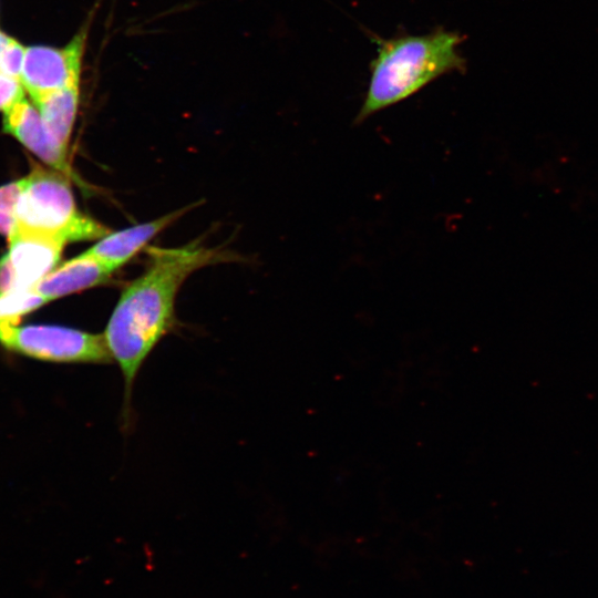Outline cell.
Returning a JSON list of instances; mask_svg holds the SVG:
<instances>
[{
	"label": "cell",
	"instance_id": "obj_15",
	"mask_svg": "<svg viewBox=\"0 0 598 598\" xmlns=\"http://www.w3.org/2000/svg\"><path fill=\"white\" fill-rule=\"evenodd\" d=\"M17 226L14 214L0 210V234L8 239L13 234Z\"/></svg>",
	"mask_w": 598,
	"mask_h": 598
},
{
	"label": "cell",
	"instance_id": "obj_4",
	"mask_svg": "<svg viewBox=\"0 0 598 598\" xmlns=\"http://www.w3.org/2000/svg\"><path fill=\"white\" fill-rule=\"evenodd\" d=\"M0 343L11 352L47 362H112L103 334L59 324L0 322Z\"/></svg>",
	"mask_w": 598,
	"mask_h": 598
},
{
	"label": "cell",
	"instance_id": "obj_7",
	"mask_svg": "<svg viewBox=\"0 0 598 598\" xmlns=\"http://www.w3.org/2000/svg\"><path fill=\"white\" fill-rule=\"evenodd\" d=\"M9 252L16 286L13 290L31 289L59 262L63 239L16 226L9 238Z\"/></svg>",
	"mask_w": 598,
	"mask_h": 598
},
{
	"label": "cell",
	"instance_id": "obj_10",
	"mask_svg": "<svg viewBox=\"0 0 598 598\" xmlns=\"http://www.w3.org/2000/svg\"><path fill=\"white\" fill-rule=\"evenodd\" d=\"M47 128L68 148L80 101V82L32 100Z\"/></svg>",
	"mask_w": 598,
	"mask_h": 598
},
{
	"label": "cell",
	"instance_id": "obj_2",
	"mask_svg": "<svg viewBox=\"0 0 598 598\" xmlns=\"http://www.w3.org/2000/svg\"><path fill=\"white\" fill-rule=\"evenodd\" d=\"M373 41L377 55L355 124L409 99L437 78L465 69L458 50L463 37L455 31L440 28L425 34L374 37Z\"/></svg>",
	"mask_w": 598,
	"mask_h": 598
},
{
	"label": "cell",
	"instance_id": "obj_5",
	"mask_svg": "<svg viewBox=\"0 0 598 598\" xmlns=\"http://www.w3.org/2000/svg\"><path fill=\"white\" fill-rule=\"evenodd\" d=\"M89 24L64 47H25L20 81L31 99L80 82Z\"/></svg>",
	"mask_w": 598,
	"mask_h": 598
},
{
	"label": "cell",
	"instance_id": "obj_12",
	"mask_svg": "<svg viewBox=\"0 0 598 598\" xmlns=\"http://www.w3.org/2000/svg\"><path fill=\"white\" fill-rule=\"evenodd\" d=\"M24 87L19 78L0 70V111L6 112L24 99Z\"/></svg>",
	"mask_w": 598,
	"mask_h": 598
},
{
	"label": "cell",
	"instance_id": "obj_3",
	"mask_svg": "<svg viewBox=\"0 0 598 598\" xmlns=\"http://www.w3.org/2000/svg\"><path fill=\"white\" fill-rule=\"evenodd\" d=\"M22 181L23 190L14 209L19 227L65 243L100 239L111 233L78 209L69 177L61 172L35 166Z\"/></svg>",
	"mask_w": 598,
	"mask_h": 598
},
{
	"label": "cell",
	"instance_id": "obj_13",
	"mask_svg": "<svg viewBox=\"0 0 598 598\" xmlns=\"http://www.w3.org/2000/svg\"><path fill=\"white\" fill-rule=\"evenodd\" d=\"M22 190V179L0 186V210L14 214Z\"/></svg>",
	"mask_w": 598,
	"mask_h": 598
},
{
	"label": "cell",
	"instance_id": "obj_16",
	"mask_svg": "<svg viewBox=\"0 0 598 598\" xmlns=\"http://www.w3.org/2000/svg\"><path fill=\"white\" fill-rule=\"evenodd\" d=\"M13 38L0 30V58Z\"/></svg>",
	"mask_w": 598,
	"mask_h": 598
},
{
	"label": "cell",
	"instance_id": "obj_6",
	"mask_svg": "<svg viewBox=\"0 0 598 598\" xmlns=\"http://www.w3.org/2000/svg\"><path fill=\"white\" fill-rule=\"evenodd\" d=\"M3 131L13 135L45 164L86 187L75 174L61 145L47 128L38 109L24 97L3 112Z\"/></svg>",
	"mask_w": 598,
	"mask_h": 598
},
{
	"label": "cell",
	"instance_id": "obj_14",
	"mask_svg": "<svg viewBox=\"0 0 598 598\" xmlns=\"http://www.w3.org/2000/svg\"><path fill=\"white\" fill-rule=\"evenodd\" d=\"M16 277L8 254L0 258V295L14 289Z\"/></svg>",
	"mask_w": 598,
	"mask_h": 598
},
{
	"label": "cell",
	"instance_id": "obj_8",
	"mask_svg": "<svg viewBox=\"0 0 598 598\" xmlns=\"http://www.w3.org/2000/svg\"><path fill=\"white\" fill-rule=\"evenodd\" d=\"M192 206L181 208L154 220L138 224L100 238L85 252L94 256L112 271L131 260L146 244L163 229L178 219Z\"/></svg>",
	"mask_w": 598,
	"mask_h": 598
},
{
	"label": "cell",
	"instance_id": "obj_11",
	"mask_svg": "<svg viewBox=\"0 0 598 598\" xmlns=\"http://www.w3.org/2000/svg\"><path fill=\"white\" fill-rule=\"evenodd\" d=\"M48 301L32 289L11 290L0 295V322L17 323Z\"/></svg>",
	"mask_w": 598,
	"mask_h": 598
},
{
	"label": "cell",
	"instance_id": "obj_9",
	"mask_svg": "<svg viewBox=\"0 0 598 598\" xmlns=\"http://www.w3.org/2000/svg\"><path fill=\"white\" fill-rule=\"evenodd\" d=\"M113 272L101 260L84 251L54 268L31 289L49 302L102 285Z\"/></svg>",
	"mask_w": 598,
	"mask_h": 598
},
{
	"label": "cell",
	"instance_id": "obj_1",
	"mask_svg": "<svg viewBox=\"0 0 598 598\" xmlns=\"http://www.w3.org/2000/svg\"><path fill=\"white\" fill-rule=\"evenodd\" d=\"M145 271L123 290L103 334L124 379L123 419L131 420L134 381L157 343L175 324V300L196 270L228 259L227 252L192 243L178 248L152 247Z\"/></svg>",
	"mask_w": 598,
	"mask_h": 598
}]
</instances>
